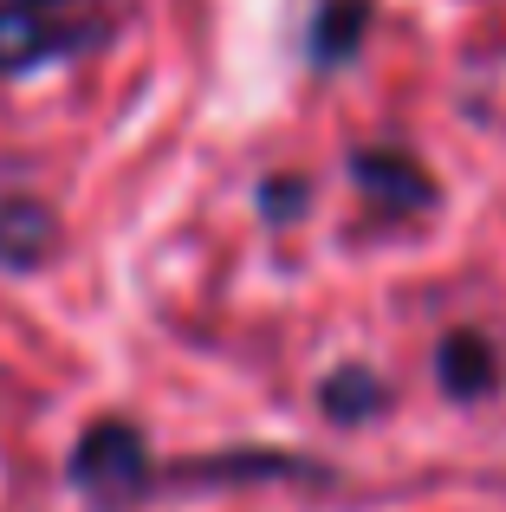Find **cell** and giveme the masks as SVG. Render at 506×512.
Returning <instances> with one entry per match:
<instances>
[{
  "label": "cell",
  "instance_id": "cell-1",
  "mask_svg": "<svg viewBox=\"0 0 506 512\" xmlns=\"http://www.w3.org/2000/svg\"><path fill=\"white\" fill-rule=\"evenodd\" d=\"M65 487L91 512H137L163 487V467L150 454V435L130 415H98L78 428L72 454H65Z\"/></svg>",
  "mask_w": 506,
  "mask_h": 512
},
{
  "label": "cell",
  "instance_id": "cell-2",
  "mask_svg": "<svg viewBox=\"0 0 506 512\" xmlns=\"http://www.w3.org/2000/svg\"><path fill=\"white\" fill-rule=\"evenodd\" d=\"M104 39H111V20H98V13H46V7L0 0V85L33 78L65 59H85Z\"/></svg>",
  "mask_w": 506,
  "mask_h": 512
},
{
  "label": "cell",
  "instance_id": "cell-3",
  "mask_svg": "<svg viewBox=\"0 0 506 512\" xmlns=\"http://www.w3.org/2000/svg\"><path fill=\"white\" fill-rule=\"evenodd\" d=\"M318 480H331V467L299 448H215L163 467V487H318Z\"/></svg>",
  "mask_w": 506,
  "mask_h": 512
},
{
  "label": "cell",
  "instance_id": "cell-4",
  "mask_svg": "<svg viewBox=\"0 0 506 512\" xmlns=\"http://www.w3.org/2000/svg\"><path fill=\"white\" fill-rule=\"evenodd\" d=\"M351 182H357V195L370 201V208H383V214H429L435 208V175L416 163L409 150H396V143H364V150H351Z\"/></svg>",
  "mask_w": 506,
  "mask_h": 512
},
{
  "label": "cell",
  "instance_id": "cell-5",
  "mask_svg": "<svg viewBox=\"0 0 506 512\" xmlns=\"http://www.w3.org/2000/svg\"><path fill=\"white\" fill-rule=\"evenodd\" d=\"M65 227L39 195H0V273H39L52 266Z\"/></svg>",
  "mask_w": 506,
  "mask_h": 512
},
{
  "label": "cell",
  "instance_id": "cell-6",
  "mask_svg": "<svg viewBox=\"0 0 506 512\" xmlns=\"http://www.w3.org/2000/svg\"><path fill=\"white\" fill-rule=\"evenodd\" d=\"M370 20H377V0H318L312 20H305V59H312V72H344L364 52Z\"/></svg>",
  "mask_w": 506,
  "mask_h": 512
},
{
  "label": "cell",
  "instance_id": "cell-7",
  "mask_svg": "<svg viewBox=\"0 0 506 512\" xmlns=\"http://www.w3.org/2000/svg\"><path fill=\"white\" fill-rule=\"evenodd\" d=\"M435 383H442L448 402H481L500 389V350L487 331H448L442 344H435Z\"/></svg>",
  "mask_w": 506,
  "mask_h": 512
},
{
  "label": "cell",
  "instance_id": "cell-8",
  "mask_svg": "<svg viewBox=\"0 0 506 512\" xmlns=\"http://www.w3.org/2000/svg\"><path fill=\"white\" fill-rule=\"evenodd\" d=\"M390 409V383H383L370 363H338V370L318 376V415L338 428H357V422H377Z\"/></svg>",
  "mask_w": 506,
  "mask_h": 512
},
{
  "label": "cell",
  "instance_id": "cell-9",
  "mask_svg": "<svg viewBox=\"0 0 506 512\" xmlns=\"http://www.w3.org/2000/svg\"><path fill=\"white\" fill-rule=\"evenodd\" d=\"M253 201H260L266 227H292V221H305V208H312V175L279 169V175H266V182L253 188Z\"/></svg>",
  "mask_w": 506,
  "mask_h": 512
},
{
  "label": "cell",
  "instance_id": "cell-10",
  "mask_svg": "<svg viewBox=\"0 0 506 512\" xmlns=\"http://www.w3.org/2000/svg\"><path fill=\"white\" fill-rule=\"evenodd\" d=\"M20 7H46V13H78V7H91V0H20Z\"/></svg>",
  "mask_w": 506,
  "mask_h": 512
}]
</instances>
